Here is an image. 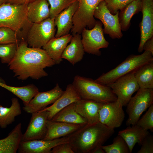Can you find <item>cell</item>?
I'll return each mask as SVG.
<instances>
[{
    "label": "cell",
    "instance_id": "13",
    "mask_svg": "<svg viewBox=\"0 0 153 153\" xmlns=\"http://www.w3.org/2000/svg\"><path fill=\"white\" fill-rule=\"evenodd\" d=\"M31 114L27 129L22 134V141L43 139L46 133L49 112L39 111Z\"/></svg>",
    "mask_w": 153,
    "mask_h": 153
},
{
    "label": "cell",
    "instance_id": "5",
    "mask_svg": "<svg viewBox=\"0 0 153 153\" xmlns=\"http://www.w3.org/2000/svg\"><path fill=\"white\" fill-rule=\"evenodd\" d=\"M152 61L153 55L149 51H144L140 55H131L115 68L103 73L95 80L98 83L107 85Z\"/></svg>",
    "mask_w": 153,
    "mask_h": 153
},
{
    "label": "cell",
    "instance_id": "42",
    "mask_svg": "<svg viewBox=\"0 0 153 153\" xmlns=\"http://www.w3.org/2000/svg\"><path fill=\"white\" fill-rule=\"evenodd\" d=\"M7 0H0V5L2 4L6 3Z\"/></svg>",
    "mask_w": 153,
    "mask_h": 153
},
{
    "label": "cell",
    "instance_id": "6",
    "mask_svg": "<svg viewBox=\"0 0 153 153\" xmlns=\"http://www.w3.org/2000/svg\"><path fill=\"white\" fill-rule=\"evenodd\" d=\"M105 0H78V5L73 18V35L80 34L86 27L92 29L96 21L94 17L95 10L99 3Z\"/></svg>",
    "mask_w": 153,
    "mask_h": 153
},
{
    "label": "cell",
    "instance_id": "40",
    "mask_svg": "<svg viewBox=\"0 0 153 153\" xmlns=\"http://www.w3.org/2000/svg\"><path fill=\"white\" fill-rule=\"evenodd\" d=\"M35 0H7V3L18 4H27Z\"/></svg>",
    "mask_w": 153,
    "mask_h": 153
},
{
    "label": "cell",
    "instance_id": "14",
    "mask_svg": "<svg viewBox=\"0 0 153 153\" xmlns=\"http://www.w3.org/2000/svg\"><path fill=\"white\" fill-rule=\"evenodd\" d=\"M64 91L57 83L52 89L44 92H38L29 102L23 107L26 112L32 114L38 112L54 103L63 94Z\"/></svg>",
    "mask_w": 153,
    "mask_h": 153
},
{
    "label": "cell",
    "instance_id": "37",
    "mask_svg": "<svg viewBox=\"0 0 153 153\" xmlns=\"http://www.w3.org/2000/svg\"><path fill=\"white\" fill-rule=\"evenodd\" d=\"M137 153H153V136L149 134L143 140Z\"/></svg>",
    "mask_w": 153,
    "mask_h": 153
},
{
    "label": "cell",
    "instance_id": "25",
    "mask_svg": "<svg viewBox=\"0 0 153 153\" xmlns=\"http://www.w3.org/2000/svg\"><path fill=\"white\" fill-rule=\"evenodd\" d=\"M22 124L19 123L5 138L0 139V153H16L22 141Z\"/></svg>",
    "mask_w": 153,
    "mask_h": 153
},
{
    "label": "cell",
    "instance_id": "10",
    "mask_svg": "<svg viewBox=\"0 0 153 153\" xmlns=\"http://www.w3.org/2000/svg\"><path fill=\"white\" fill-rule=\"evenodd\" d=\"M112 14L105 1L101 2L96 8L94 17L99 19L104 25V33L112 39H120L123 36L119 20V12Z\"/></svg>",
    "mask_w": 153,
    "mask_h": 153
},
{
    "label": "cell",
    "instance_id": "22",
    "mask_svg": "<svg viewBox=\"0 0 153 153\" xmlns=\"http://www.w3.org/2000/svg\"><path fill=\"white\" fill-rule=\"evenodd\" d=\"M80 34L73 35L70 43L67 45L61 55L62 59H65L74 65L83 59L85 51Z\"/></svg>",
    "mask_w": 153,
    "mask_h": 153
},
{
    "label": "cell",
    "instance_id": "35",
    "mask_svg": "<svg viewBox=\"0 0 153 153\" xmlns=\"http://www.w3.org/2000/svg\"><path fill=\"white\" fill-rule=\"evenodd\" d=\"M143 129L151 131L153 130V104H152L143 116L135 124Z\"/></svg>",
    "mask_w": 153,
    "mask_h": 153
},
{
    "label": "cell",
    "instance_id": "19",
    "mask_svg": "<svg viewBox=\"0 0 153 153\" xmlns=\"http://www.w3.org/2000/svg\"><path fill=\"white\" fill-rule=\"evenodd\" d=\"M103 103L81 99L74 103V107L75 110L86 120L88 124H92L99 122V111Z\"/></svg>",
    "mask_w": 153,
    "mask_h": 153
},
{
    "label": "cell",
    "instance_id": "4",
    "mask_svg": "<svg viewBox=\"0 0 153 153\" xmlns=\"http://www.w3.org/2000/svg\"><path fill=\"white\" fill-rule=\"evenodd\" d=\"M72 84L82 99L102 103L112 102L117 99L109 87L91 78L76 75Z\"/></svg>",
    "mask_w": 153,
    "mask_h": 153
},
{
    "label": "cell",
    "instance_id": "16",
    "mask_svg": "<svg viewBox=\"0 0 153 153\" xmlns=\"http://www.w3.org/2000/svg\"><path fill=\"white\" fill-rule=\"evenodd\" d=\"M68 143L67 136L51 140H35L20 142L18 149L19 153H51L55 146Z\"/></svg>",
    "mask_w": 153,
    "mask_h": 153
},
{
    "label": "cell",
    "instance_id": "31",
    "mask_svg": "<svg viewBox=\"0 0 153 153\" xmlns=\"http://www.w3.org/2000/svg\"><path fill=\"white\" fill-rule=\"evenodd\" d=\"M101 147L106 153H130L129 147L124 139L118 135L114 137L112 143Z\"/></svg>",
    "mask_w": 153,
    "mask_h": 153
},
{
    "label": "cell",
    "instance_id": "1",
    "mask_svg": "<svg viewBox=\"0 0 153 153\" xmlns=\"http://www.w3.org/2000/svg\"><path fill=\"white\" fill-rule=\"evenodd\" d=\"M55 64L43 49L29 47L26 41L22 40L8 66L14 76L23 80L29 78L38 80L47 76L44 69Z\"/></svg>",
    "mask_w": 153,
    "mask_h": 153
},
{
    "label": "cell",
    "instance_id": "17",
    "mask_svg": "<svg viewBox=\"0 0 153 153\" xmlns=\"http://www.w3.org/2000/svg\"><path fill=\"white\" fill-rule=\"evenodd\" d=\"M78 5V1H74L55 17L54 24L57 30L55 37H59L69 34L73 26V17Z\"/></svg>",
    "mask_w": 153,
    "mask_h": 153
},
{
    "label": "cell",
    "instance_id": "3",
    "mask_svg": "<svg viewBox=\"0 0 153 153\" xmlns=\"http://www.w3.org/2000/svg\"><path fill=\"white\" fill-rule=\"evenodd\" d=\"M27 5L6 3L0 5V27L11 29L22 41H26L33 24L27 17Z\"/></svg>",
    "mask_w": 153,
    "mask_h": 153
},
{
    "label": "cell",
    "instance_id": "2",
    "mask_svg": "<svg viewBox=\"0 0 153 153\" xmlns=\"http://www.w3.org/2000/svg\"><path fill=\"white\" fill-rule=\"evenodd\" d=\"M114 129L98 122L87 124L68 135L74 153H94L114 134Z\"/></svg>",
    "mask_w": 153,
    "mask_h": 153
},
{
    "label": "cell",
    "instance_id": "36",
    "mask_svg": "<svg viewBox=\"0 0 153 153\" xmlns=\"http://www.w3.org/2000/svg\"><path fill=\"white\" fill-rule=\"evenodd\" d=\"M136 0H105L110 12L115 14L129 4Z\"/></svg>",
    "mask_w": 153,
    "mask_h": 153
},
{
    "label": "cell",
    "instance_id": "32",
    "mask_svg": "<svg viewBox=\"0 0 153 153\" xmlns=\"http://www.w3.org/2000/svg\"><path fill=\"white\" fill-rule=\"evenodd\" d=\"M20 43L0 44V58L2 63L8 64L10 62L16 54Z\"/></svg>",
    "mask_w": 153,
    "mask_h": 153
},
{
    "label": "cell",
    "instance_id": "39",
    "mask_svg": "<svg viewBox=\"0 0 153 153\" xmlns=\"http://www.w3.org/2000/svg\"><path fill=\"white\" fill-rule=\"evenodd\" d=\"M143 50L149 51L153 55V36L148 39L144 44Z\"/></svg>",
    "mask_w": 153,
    "mask_h": 153
},
{
    "label": "cell",
    "instance_id": "9",
    "mask_svg": "<svg viewBox=\"0 0 153 153\" xmlns=\"http://www.w3.org/2000/svg\"><path fill=\"white\" fill-rule=\"evenodd\" d=\"M100 21H96L94 26L90 30L84 28L82 33V41L85 52L97 56L101 53L100 49L107 48L109 43L105 39Z\"/></svg>",
    "mask_w": 153,
    "mask_h": 153
},
{
    "label": "cell",
    "instance_id": "21",
    "mask_svg": "<svg viewBox=\"0 0 153 153\" xmlns=\"http://www.w3.org/2000/svg\"><path fill=\"white\" fill-rule=\"evenodd\" d=\"M72 37L73 35L69 33L59 37H54L42 47L56 64H59L62 61V54Z\"/></svg>",
    "mask_w": 153,
    "mask_h": 153
},
{
    "label": "cell",
    "instance_id": "18",
    "mask_svg": "<svg viewBox=\"0 0 153 153\" xmlns=\"http://www.w3.org/2000/svg\"><path fill=\"white\" fill-rule=\"evenodd\" d=\"M81 99L72 84H69L67 85L63 94L53 104L40 111L49 112L48 120H50L60 110Z\"/></svg>",
    "mask_w": 153,
    "mask_h": 153
},
{
    "label": "cell",
    "instance_id": "27",
    "mask_svg": "<svg viewBox=\"0 0 153 153\" xmlns=\"http://www.w3.org/2000/svg\"><path fill=\"white\" fill-rule=\"evenodd\" d=\"M141 0H136L128 4L119 12V20L121 30L126 31L131 25V20L135 14L141 11Z\"/></svg>",
    "mask_w": 153,
    "mask_h": 153
},
{
    "label": "cell",
    "instance_id": "33",
    "mask_svg": "<svg viewBox=\"0 0 153 153\" xmlns=\"http://www.w3.org/2000/svg\"><path fill=\"white\" fill-rule=\"evenodd\" d=\"M50 5V17L55 18L58 14L67 7L75 0H46Z\"/></svg>",
    "mask_w": 153,
    "mask_h": 153
},
{
    "label": "cell",
    "instance_id": "15",
    "mask_svg": "<svg viewBox=\"0 0 153 153\" xmlns=\"http://www.w3.org/2000/svg\"><path fill=\"white\" fill-rule=\"evenodd\" d=\"M142 18L139 24L140 40L139 52L143 50L146 41L153 36V0H141Z\"/></svg>",
    "mask_w": 153,
    "mask_h": 153
},
{
    "label": "cell",
    "instance_id": "38",
    "mask_svg": "<svg viewBox=\"0 0 153 153\" xmlns=\"http://www.w3.org/2000/svg\"><path fill=\"white\" fill-rule=\"evenodd\" d=\"M51 153H74L70 144L64 143L57 145L52 149Z\"/></svg>",
    "mask_w": 153,
    "mask_h": 153
},
{
    "label": "cell",
    "instance_id": "34",
    "mask_svg": "<svg viewBox=\"0 0 153 153\" xmlns=\"http://www.w3.org/2000/svg\"><path fill=\"white\" fill-rule=\"evenodd\" d=\"M22 40L16 33L6 27H0V44L20 43Z\"/></svg>",
    "mask_w": 153,
    "mask_h": 153
},
{
    "label": "cell",
    "instance_id": "29",
    "mask_svg": "<svg viewBox=\"0 0 153 153\" xmlns=\"http://www.w3.org/2000/svg\"><path fill=\"white\" fill-rule=\"evenodd\" d=\"M0 86L20 98L24 105L28 103L39 92L38 88L33 84L20 87H14L8 85L0 80Z\"/></svg>",
    "mask_w": 153,
    "mask_h": 153
},
{
    "label": "cell",
    "instance_id": "7",
    "mask_svg": "<svg viewBox=\"0 0 153 153\" xmlns=\"http://www.w3.org/2000/svg\"><path fill=\"white\" fill-rule=\"evenodd\" d=\"M54 19L49 18L39 23H33L26 39L28 46L41 48L54 37Z\"/></svg>",
    "mask_w": 153,
    "mask_h": 153
},
{
    "label": "cell",
    "instance_id": "30",
    "mask_svg": "<svg viewBox=\"0 0 153 153\" xmlns=\"http://www.w3.org/2000/svg\"><path fill=\"white\" fill-rule=\"evenodd\" d=\"M135 77L140 88L153 89V61L137 69L135 72Z\"/></svg>",
    "mask_w": 153,
    "mask_h": 153
},
{
    "label": "cell",
    "instance_id": "20",
    "mask_svg": "<svg viewBox=\"0 0 153 153\" xmlns=\"http://www.w3.org/2000/svg\"><path fill=\"white\" fill-rule=\"evenodd\" d=\"M46 125V133L43 139L45 140H51L68 136L84 126L48 120Z\"/></svg>",
    "mask_w": 153,
    "mask_h": 153
},
{
    "label": "cell",
    "instance_id": "11",
    "mask_svg": "<svg viewBox=\"0 0 153 153\" xmlns=\"http://www.w3.org/2000/svg\"><path fill=\"white\" fill-rule=\"evenodd\" d=\"M135 71L124 75L107 85L121 101L123 106H126L132 95L140 88L135 77Z\"/></svg>",
    "mask_w": 153,
    "mask_h": 153
},
{
    "label": "cell",
    "instance_id": "41",
    "mask_svg": "<svg viewBox=\"0 0 153 153\" xmlns=\"http://www.w3.org/2000/svg\"><path fill=\"white\" fill-rule=\"evenodd\" d=\"M105 152L101 147L97 148L94 152V153H105Z\"/></svg>",
    "mask_w": 153,
    "mask_h": 153
},
{
    "label": "cell",
    "instance_id": "24",
    "mask_svg": "<svg viewBox=\"0 0 153 153\" xmlns=\"http://www.w3.org/2000/svg\"><path fill=\"white\" fill-rule=\"evenodd\" d=\"M119 131L118 135H120L128 144L131 153L136 144L141 145L144 138L149 134L148 130H145L135 124Z\"/></svg>",
    "mask_w": 153,
    "mask_h": 153
},
{
    "label": "cell",
    "instance_id": "23",
    "mask_svg": "<svg viewBox=\"0 0 153 153\" xmlns=\"http://www.w3.org/2000/svg\"><path fill=\"white\" fill-rule=\"evenodd\" d=\"M46 0H35L27 5V16L32 23H39L49 18L50 8Z\"/></svg>",
    "mask_w": 153,
    "mask_h": 153
},
{
    "label": "cell",
    "instance_id": "12",
    "mask_svg": "<svg viewBox=\"0 0 153 153\" xmlns=\"http://www.w3.org/2000/svg\"><path fill=\"white\" fill-rule=\"evenodd\" d=\"M121 101L103 103L99 111V122L107 127L114 129L122 125L125 117Z\"/></svg>",
    "mask_w": 153,
    "mask_h": 153
},
{
    "label": "cell",
    "instance_id": "26",
    "mask_svg": "<svg viewBox=\"0 0 153 153\" xmlns=\"http://www.w3.org/2000/svg\"><path fill=\"white\" fill-rule=\"evenodd\" d=\"M74 103L60 110L50 120L82 125L87 124L88 123L86 120L75 110Z\"/></svg>",
    "mask_w": 153,
    "mask_h": 153
},
{
    "label": "cell",
    "instance_id": "8",
    "mask_svg": "<svg viewBox=\"0 0 153 153\" xmlns=\"http://www.w3.org/2000/svg\"><path fill=\"white\" fill-rule=\"evenodd\" d=\"M137 91L126 106L128 118L126 124L128 126L135 125L143 112L153 103V89L139 88Z\"/></svg>",
    "mask_w": 153,
    "mask_h": 153
},
{
    "label": "cell",
    "instance_id": "28",
    "mask_svg": "<svg viewBox=\"0 0 153 153\" xmlns=\"http://www.w3.org/2000/svg\"><path fill=\"white\" fill-rule=\"evenodd\" d=\"M9 107H4L0 105V127L6 128L15 121L16 116L20 115L22 111L20 103L16 98H12Z\"/></svg>",
    "mask_w": 153,
    "mask_h": 153
},
{
    "label": "cell",
    "instance_id": "43",
    "mask_svg": "<svg viewBox=\"0 0 153 153\" xmlns=\"http://www.w3.org/2000/svg\"><path fill=\"white\" fill-rule=\"evenodd\" d=\"M75 0V1H76V0L78 1V0Z\"/></svg>",
    "mask_w": 153,
    "mask_h": 153
}]
</instances>
